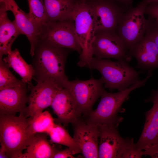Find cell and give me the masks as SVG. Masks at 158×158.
Instances as JSON below:
<instances>
[{"mask_svg":"<svg viewBox=\"0 0 158 158\" xmlns=\"http://www.w3.org/2000/svg\"><path fill=\"white\" fill-rule=\"evenodd\" d=\"M92 50L93 56L97 59L113 58L129 62L132 58L115 32L96 33L92 43Z\"/></svg>","mask_w":158,"mask_h":158,"instance_id":"cell-9","label":"cell"},{"mask_svg":"<svg viewBox=\"0 0 158 158\" xmlns=\"http://www.w3.org/2000/svg\"><path fill=\"white\" fill-rule=\"evenodd\" d=\"M147 5L153 3H158V0H145Z\"/></svg>","mask_w":158,"mask_h":158,"instance_id":"cell-34","label":"cell"},{"mask_svg":"<svg viewBox=\"0 0 158 158\" xmlns=\"http://www.w3.org/2000/svg\"><path fill=\"white\" fill-rule=\"evenodd\" d=\"M28 119L25 114L0 115V141L8 158H20L32 138L28 130Z\"/></svg>","mask_w":158,"mask_h":158,"instance_id":"cell-3","label":"cell"},{"mask_svg":"<svg viewBox=\"0 0 158 158\" xmlns=\"http://www.w3.org/2000/svg\"><path fill=\"white\" fill-rule=\"evenodd\" d=\"M26 149V152L23 154L20 158H53L57 151L42 133L35 135Z\"/></svg>","mask_w":158,"mask_h":158,"instance_id":"cell-22","label":"cell"},{"mask_svg":"<svg viewBox=\"0 0 158 158\" xmlns=\"http://www.w3.org/2000/svg\"><path fill=\"white\" fill-rule=\"evenodd\" d=\"M71 18L82 49L77 65L89 68L93 58L92 44L96 32L95 19L91 4L84 1L75 3Z\"/></svg>","mask_w":158,"mask_h":158,"instance_id":"cell-5","label":"cell"},{"mask_svg":"<svg viewBox=\"0 0 158 158\" xmlns=\"http://www.w3.org/2000/svg\"><path fill=\"white\" fill-rule=\"evenodd\" d=\"M6 149L4 146L1 144L0 149V158H8L7 156Z\"/></svg>","mask_w":158,"mask_h":158,"instance_id":"cell-33","label":"cell"},{"mask_svg":"<svg viewBox=\"0 0 158 158\" xmlns=\"http://www.w3.org/2000/svg\"><path fill=\"white\" fill-rule=\"evenodd\" d=\"M69 49L39 38L32 57L33 78L37 83L51 82L64 88L68 80L65 65Z\"/></svg>","mask_w":158,"mask_h":158,"instance_id":"cell-1","label":"cell"},{"mask_svg":"<svg viewBox=\"0 0 158 158\" xmlns=\"http://www.w3.org/2000/svg\"><path fill=\"white\" fill-rule=\"evenodd\" d=\"M96 23V32H115L124 13L128 10L116 2L101 0L91 5Z\"/></svg>","mask_w":158,"mask_h":158,"instance_id":"cell-11","label":"cell"},{"mask_svg":"<svg viewBox=\"0 0 158 158\" xmlns=\"http://www.w3.org/2000/svg\"><path fill=\"white\" fill-rule=\"evenodd\" d=\"M115 2L121 6L128 10L132 6L133 0H115Z\"/></svg>","mask_w":158,"mask_h":158,"instance_id":"cell-32","label":"cell"},{"mask_svg":"<svg viewBox=\"0 0 158 158\" xmlns=\"http://www.w3.org/2000/svg\"><path fill=\"white\" fill-rule=\"evenodd\" d=\"M4 5L0 2V60L11 51L13 42L22 33L15 21H11Z\"/></svg>","mask_w":158,"mask_h":158,"instance_id":"cell-19","label":"cell"},{"mask_svg":"<svg viewBox=\"0 0 158 158\" xmlns=\"http://www.w3.org/2000/svg\"><path fill=\"white\" fill-rule=\"evenodd\" d=\"M151 102L152 107L145 113V120L141 134L135 143L143 150L145 147L158 143V88L154 90L150 97L145 100Z\"/></svg>","mask_w":158,"mask_h":158,"instance_id":"cell-17","label":"cell"},{"mask_svg":"<svg viewBox=\"0 0 158 158\" xmlns=\"http://www.w3.org/2000/svg\"><path fill=\"white\" fill-rule=\"evenodd\" d=\"M27 85L23 82L13 87L0 90V115L25 114L28 102Z\"/></svg>","mask_w":158,"mask_h":158,"instance_id":"cell-14","label":"cell"},{"mask_svg":"<svg viewBox=\"0 0 158 158\" xmlns=\"http://www.w3.org/2000/svg\"><path fill=\"white\" fill-rule=\"evenodd\" d=\"M71 150L68 148L63 150L57 151L54 154L53 158H74L73 156Z\"/></svg>","mask_w":158,"mask_h":158,"instance_id":"cell-31","label":"cell"},{"mask_svg":"<svg viewBox=\"0 0 158 158\" xmlns=\"http://www.w3.org/2000/svg\"><path fill=\"white\" fill-rule=\"evenodd\" d=\"M147 5L143 0L135 7H130L124 13L118 25L115 32L128 52L145 35L147 23V19L145 16Z\"/></svg>","mask_w":158,"mask_h":158,"instance_id":"cell-6","label":"cell"},{"mask_svg":"<svg viewBox=\"0 0 158 158\" xmlns=\"http://www.w3.org/2000/svg\"><path fill=\"white\" fill-rule=\"evenodd\" d=\"M39 38L60 47L77 51L81 47L76 37L73 21L71 19L47 23L41 31Z\"/></svg>","mask_w":158,"mask_h":158,"instance_id":"cell-8","label":"cell"},{"mask_svg":"<svg viewBox=\"0 0 158 158\" xmlns=\"http://www.w3.org/2000/svg\"><path fill=\"white\" fill-rule=\"evenodd\" d=\"M47 134L52 142L67 147L71 150L74 155L81 152L73 138L62 126L55 124Z\"/></svg>","mask_w":158,"mask_h":158,"instance_id":"cell-24","label":"cell"},{"mask_svg":"<svg viewBox=\"0 0 158 158\" xmlns=\"http://www.w3.org/2000/svg\"><path fill=\"white\" fill-rule=\"evenodd\" d=\"M145 14L158 22V4L153 3L147 5L145 8Z\"/></svg>","mask_w":158,"mask_h":158,"instance_id":"cell-29","label":"cell"},{"mask_svg":"<svg viewBox=\"0 0 158 158\" xmlns=\"http://www.w3.org/2000/svg\"><path fill=\"white\" fill-rule=\"evenodd\" d=\"M54 120L49 111H45L28 118V130L32 138L37 133L48 134L54 127Z\"/></svg>","mask_w":158,"mask_h":158,"instance_id":"cell-23","label":"cell"},{"mask_svg":"<svg viewBox=\"0 0 158 158\" xmlns=\"http://www.w3.org/2000/svg\"><path fill=\"white\" fill-rule=\"evenodd\" d=\"M5 5L7 11L12 12L15 22L22 34L25 35L30 44V54L32 57L38 42L40 33L28 13L21 10L14 0H0Z\"/></svg>","mask_w":158,"mask_h":158,"instance_id":"cell-18","label":"cell"},{"mask_svg":"<svg viewBox=\"0 0 158 158\" xmlns=\"http://www.w3.org/2000/svg\"><path fill=\"white\" fill-rule=\"evenodd\" d=\"M51 106L56 115V121L66 126L80 116L77 105L72 95L66 88H63L56 93Z\"/></svg>","mask_w":158,"mask_h":158,"instance_id":"cell-16","label":"cell"},{"mask_svg":"<svg viewBox=\"0 0 158 158\" xmlns=\"http://www.w3.org/2000/svg\"><path fill=\"white\" fill-rule=\"evenodd\" d=\"M152 76L148 75L143 79L139 80L124 90L116 93L108 92L105 90L101 96L97 108L87 116L86 120L98 126L104 124L117 127L123 120V118L118 115L119 112L125 110L121 107L123 103L128 98L131 92L145 85Z\"/></svg>","mask_w":158,"mask_h":158,"instance_id":"cell-2","label":"cell"},{"mask_svg":"<svg viewBox=\"0 0 158 158\" xmlns=\"http://www.w3.org/2000/svg\"><path fill=\"white\" fill-rule=\"evenodd\" d=\"M63 88L57 83L49 81L38 83L33 86L28 96L25 114L27 117H32L51 106L56 93Z\"/></svg>","mask_w":158,"mask_h":158,"instance_id":"cell-12","label":"cell"},{"mask_svg":"<svg viewBox=\"0 0 158 158\" xmlns=\"http://www.w3.org/2000/svg\"><path fill=\"white\" fill-rule=\"evenodd\" d=\"M72 124L74 130L73 138L83 157L86 158H99V126L80 117Z\"/></svg>","mask_w":158,"mask_h":158,"instance_id":"cell-10","label":"cell"},{"mask_svg":"<svg viewBox=\"0 0 158 158\" xmlns=\"http://www.w3.org/2000/svg\"><path fill=\"white\" fill-rule=\"evenodd\" d=\"M143 151L144 155L149 156L152 158H158V143L145 147Z\"/></svg>","mask_w":158,"mask_h":158,"instance_id":"cell-30","label":"cell"},{"mask_svg":"<svg viewBox=\"0 0 158 158\" xmlns=\"http://www.w3.org/2000/svg\"><path fill=\"white\" fill-rule=\"evenodd\" d=\"M145 33L152 38L158 48V22L149 17Z\"/></svg>","mask_w":158,"mask_h":158,"instance_id":"cell-28","label":"cell"},{"mask_svg":"<svg viewBox=\"0 0 158 158\" xmlns=\"http://www.w3.org/2000/svg\"><path fill=\"white\" fill-rule=\"evenodd\" d=\"M98 126L99 158H121L127 138L121 136L117 127L104 124Z\"/></svg>","mask_w":158,"mask_h":158,"instance_id":"cell-13","label":"cell"},{"mask_svg":"<svg viewBox=\"0 0 158 158\" xmlns=\"http://www.w3.org/2000/svg\"><path fill=\"white\" fill-rule=\"evenodd\" d=\"M103 85L101 78L97 79L92 77L87 80L76 78L67 82L64 88L73 97L80 117L83 114L87 116L92 111L94 104L105 90Z\"/></svg>","mask_w":158,"mask_h":158,"instance_id":"cell-7","label":"cell"},{"mask_svg":"<svg viewBox=\"0 0 158 158\" xmlns=\"http://www.w3.org/2000/svg\"><path fill=\"white\" fill-rule=\"evenodd\" d=\"M2 60L20 75L21 80L30 89L33 86L32 80L34 76L35 71L32 65L27 63L22 57L18 49H16L8 52Z\"/></svg>","mask_w":158,"mask_h":158,"instance_id":"cell-21","label":"cell"},{"mask_svg":"<svg viewBox=\"0 0 158 158\" xmlns=\"http://www.w3.org/2000/svg\"><path fill=\"white\" fill-rule=\"evenodd\" d=\"M127 142L121 158H140L143 155V151L137 147L133 138H127Z\"/></svg>","mask_w":158,"mask_h":158,"instance_id":"cell-27","label":"cell"},{"mask_svg":"<svg viewBox=\"0 0 158 158\" xmlns=\"http://www.w3.org/2000/svg\"><path fill=\"white\" fill-rule=\"evenodd\" d=\"M29 9L28 13L39 33L46 24L44 0H28Z\"/></svg>","mask_w":158,"mask_h":158,"instance_id":"cell-25","label":"cell"},{"mask_svg":"<svg viewBox=\"0 0 158 158\" xmlns=\"http://www.w3.org/2000/svg\"><path fill=\"white\" fill-rule=\"evenodd\" d=\"M129 55L135 57L137 68L152 74L153 71L158 68V48L152 38L145 33L143 38L133 46L128 51Z\"/></svg>","mask_w":158,"mask_h":158,"instance_id":"cell-15","label":"cell"},{"mask_svg":"<svg viewBox=\"0 0 158 158\" xmlns=\"http://www.w3.org/2000/svg\"><path fill=\"white\" fill-rule=\"evenodd\" d=\"M44 1L46 24L71 18L75 4L73 0H44Z\"/></svg>","mask_w":158,"mask_h":158,"instance_id":"cell-20","label":"cell"},{"mask_svg":"<svg viewBox=\"0 0 158 158\" xmlns=\"http://www.w3.org/2000/svg\"><path fill=\"white\" fill-rule=\"evenodd\" d=\"M22 82L13 75L2 59L0 60V90L14 87Z\"/></svg>","mask_w":158,"mask_h":158,"instance_id":"cell-26","label":"cell"},{"mask_svg":"<svg viewBox=\"0 0 158 158\" xmlns=\"http://www.w3.org/2000/svg\"><path fill=\"white\" fill-rule=\"evenodd\" d=\"M125 60L113 61L107 59L93 57L89 68L101 74L104 87L111 91L124 90L140 80V73L135 71Z\"/></svg>","mask_w":158,"mask_h":158,"instance_id":"cell-4","label":"cell"}]
</instances>
